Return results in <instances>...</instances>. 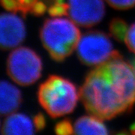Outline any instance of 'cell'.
Instances as JSON below:
<instances>
[{
	"label": "cell",
	"instance_id": "cell-20",
	"mask_svg": "<svg viewBox=\"0 0 135 135\" xmlns=\"http://www.w3.org/2000/svg\"><path fill=\"white\" fill-rule=\"evenodd\" d=\"M44 2L47 5V6H51V5L58 4V3H62L64 2V0H41Z\"/></svg>",
	"mask_w": 135,
	"mask_h": 135
},
{
	"label": "cell",
	"instance_id": "cell-19",
	"mask_svg": "<svg viewBox=\"0 0 135 135\" xmlns=\"http://www.w3.org/2000/svg\"><path fill=\"white\" fill-rule=\"evenodd\" d=\"M47 5H46L43 1L40 0V1H38L33 5L30 13L35 15V16H36V17L43 16L47 11Z\"/></svg>",
	"mask_w": 135,
	"mask_h": 135
},
{
	"label": "cell",
	"instance_id": "cell-16",
	"mask_svg": "<svg viewBox=\"0 0 135 135\" xmlns=\"http://www.w3.org/2000/svg\"><path fill=\"white\" fill-rule=\"evenodd\" d=\"M0 5L11 13H17L20 11L19 0H0Z\"/></svg>",
	"mask_w": 135,
	"mask_h": 135
},
{
	"label": "cell",
	"instance_id": "cell-10",
	"mask_svg": "<svg viewBox=\"0 0 135 135\" xmlns=\"http://www.w3.org/2000/svg\"><path fill=\"white\" fill-rule=\"evenodd\" d=\"M102 119L95 116H83L74 123L76 134H108L109 131Z\"/></svg>",
	"mask_w": 135,
	"mask_h": 135
},
{
	"label": "cell",
	"instance_id": "cell-17",
	"mask_svg": "<svg viewBox=\"0 0 135 135\" xmlns=\"http://www.w3.org/2000/svg\"><path fill=\"white\" fill-rule=\"evenodd\" d=\"M38 2V0H19L20 11L23 17H26L28 13H30L33 5Z\"/></svg>",
	"mask_w": 135,
	"mask_h": 135
},
{
	"label": "cell",
	"instance_id": "cell-11",
	"mask_svg": "<svg viewBox=\"0 0 135 135\" xmlns=\"http://www.w3.org/2000/svg\"><path fill=\"white\" fill-rule=\"evenodd\" d=\"M109 30L113 38L119 42H123L128 31V26L126 20L119 17H115L110 23Z\"/></svg>",
	"mask_w": 135,
	"mask_h": 135
},
{
	"label": "cell",
	"instance_id": "cell-5",
	"mask_svg": "<svg viewBox=\"0 0 135 135\" xmlns=\"http://www.w3.org/2000/svg\"><path fill=\"white\" fill-rule=\"evenodd\" d=\"M7 72L11 79L18 85L30 86L41 76V59L32 49L26 47H17L8 56Z\"/></svg>",
	"mask_w": 135,
	"mask_h": 135
},
{
	"label": "cell",
	"instance_id": "cell-6",
	"mask_svg": "<svg viewBox=\"0 0 135 135\" xmlns=\"http://www.w3.org/2000/svg\"><path fill=\"white\" fill-rule=\"evenodd\" d=\"M68 15L77 26L90 28L105 15L104 0H68Z\"/></svg>",
	"mask_w": 135,
	"mask_h": 135
},
{
	"label": "cell",
	"instance_id": "cell-8",
	"mask_svg": "<svg viewBox=\"0 0 135 135\" xmlns=\"http://www.w3.org/2000/svg\"><path fill=\"white\" fill-rule=\"evenodd\" d=\"M22 93L10 83L0 81V115L6 116L15 113L22 104Z\"/></svg>",
	"mask_w": 135,
	"mask_h": 135
},
{
	"label": "cell",
	"instance_id": "cell-1",
	"mask_svg": "<svg viewBox=\"0 0 135 135\" xmlns=\"http://www.w3.org/2000/svg\"><path fill=\"white\" fill-rule=\"evenodd\" d=\"M80 97L87 112L102 120H110L133 108L107 62L98 65L87 74L80 89Z\"/></svg>",
	"mask_w": 135,
	"mask_h": 135
},
{
	"label": "cell",
	"instance_id": "cell-13",
	"mask_svg": "<svg viewBox=\"0 0 135 135\" xmlns=\"http://www.w3.org/2000/svg\"><path fill=\"white\" fill-rule=\"evenodd\" d=\"M68 4L58 3L49 7L48 13L51 17H62L68 15Z\"/></svg>",
	"mask_w": 135,
	"mask_h": 135
},
{
	"label": "cell",
	"instance_id": "cell-7",
	"mask_svg": "<svg viewBox=\"0 0 135 135\" xmlns=\"http://www.w3.org/2000/svg\"><path fill=\"white\" fill-rule=\"evenodd\" d=\"M26 26L23 20L15 13L0 14V50H11L26 38Z\"/></svg>",
	"mask_w": 135,
	"mask_h": 135
},
{
	"label": "cell",
	"instance_id": "cell-12",
	"mask_svg": "<svg viewBox=\"0 0 135 135\" xmlns=\"http://www.w3.org/2000/svg\"><path fill=\"white\" fill-rule=\"evenodd\" d=\"M54 131L59 135H69L74 134V128H73L71 121L69 119H65L59 122L54 127Z\"/></svg>",
	"mask_w": 135,
	"mask_h": 135
},
{
	"label": "cell",
	"instance_id": "cell-22",
	"mask_svg": "<svg viewBox=\"0 0 135 135\" xmlns=\"http://www.w3.org/2000/svg\"><path fill=\"white\" fill-rule=\"evenodd\" d=\"M131 65H132V67H133V68H134V71H135V57L134 59H131Z\"/></svg>",
	"mask_w": 135,
	"mask_h": 135
},
{
	"label": "cell",
	"instance_id": "cell-3",
	"mask_svg": "<svg viewBox=\"0 0 135 135\" xmlns=\"http://www.w3.org/2000/svg\"><path fill=\"white\" fill-rule=\"evenodd\" d=\"M80 96L76 86L66 78L50 75L38 89L40 104L55 119L72 113Z\"/></svg>",
	"mask_w": 135,
	"mask_h": 135
},
{
	"label": "cell",
	"instance_id": "cell-15",
	"mask_svg": "<svg viewBox=\"0 0 135 135\" xmlns=\"http://www.w3.org/2000/svg\"><path fill=\"white\" fill-rule=\"evenodd\" d=\"M125 42L128 48L135 53V23L131 24L128 29Z\"/></svg>",
	"mask_w": 135,
	"mask_h": 135
},
{
	"label": "cell",
	"instance_id": "cell-4",
	"mask_svg": "<svg viewBox=\"0 0 135 135\" xmlns=\"http://www.w3.org/2000/svg\"><path fill=\"white\" fill-rule=\"evenodd\" d=\"M77 54L80 62L89 66H98L113 59L122 58L114 50L107 34L98 30L89 31L80 36Z\"/></svg>",
	"mask_w": 135,
	"mask_h": 135
},
{
	"label": "cell",
	"instance_id": "cell-18",
	"mask_svg": "<svg viewBox=\"0 0 135 135\" xmlns=\"http://www.w3.org/2000/svg\"><path fill=\"white\" fill-rule=\"evenodd\" d=\"M33 123L36 131L44 130L46 127V119L42 113H38L33 118Z\"/></svg>",
	"mask_w": 135,
	"mask_h": 135
},
{
	"label": "cell",
	"instance_id": "cell-2",
	"mask_svg": "<svg viewBox=\"0 0 135 135\" xmlns=\"http://www.w3.org/2000/svg\"><path fill=\"white\" fill-rule=\"evenodd\" d=\"M76 23L67 18L47 19L40 29L44 48L56 62H62L77 48L80 32Z\"/></svg>",
	"mask_w": 135,
	"mask_h": 135
},
{
	"label": "cell",
	"instance_id": "cell-9",
	"mask_svg": "<svg viewBox=\"0 0 135 135\" xmlns=\"http://www.w3.org/2000/svg\"><path fill=\"white\" fill-rule=\"evenodd\" d=\"M33 120L23 113H13L4 121L2 134L5 135L33 134L35 132Z\"/></svg>",
	"mask_w": 135,
	"mask_h": 135
},
{
	"label": "cell",
	"instance_id": "cell-14",
	"mask_svg": "<svg viewBox=\"0 0 135 135\" xmlns=\"http://www.w3.org/2000/svg\"><path fill=\"white\" fill-rule=\"evenodd\" d=\"M107 2L116 10H128L135 6V0H106Z\"/></svg>",
	"mask_w": 135,
	"mask_h": 135
},
{
	"label": "cell",
	"instance_id": "cell-21",
	"mask_svg": "<svg viewBox=\"0 0 135 135\" xmlns=\"http://www.w3.org/2000/svg\"><path fill=\"white\" fill-rule=\"evenodd\" d=\"M130 131H131V133L132 134H135V122L133 124V125H132V126H131Z\"/></svg>",
	"mask_w": 135,
	"mask_h": 135
}]
</instances>
